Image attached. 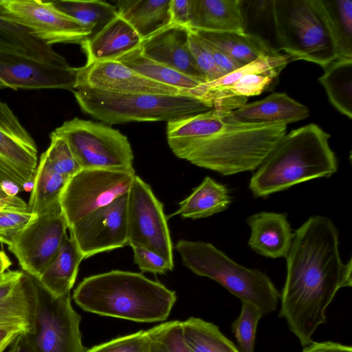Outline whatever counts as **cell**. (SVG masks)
<instances>
[{
    "label": "cell",
    "instance_id": "cell-1",
    "mask_svg": "<svg viewBox=\"0 0 352 352\" xmlns=\"http://www.w3.org/2000/svg\"><path fill=\"white\" fill-rule=\"evenodd\" d=\"M287 274L278 317L306 346L327 321L326 310L339 289L352 286V259L344 263L339 232L324 216L310 217L294 233L286 256Z\"/></svg>",
    "mask_w": 352,
    "mask_h": 352
},
{
    "label": "cell",
    "instance_id": "cell-2",
    "mask_svg": "<svg viewBox=\"0 0 352 352\" xmlns=\"http://www.w3.org/2000/svg\"><path fill=\"white\" fill-rule=\"evenodd\" d=\"M82 310L138 322L168 318L177 296L140 273L112 270L85 278L73 294Z\"/></svg>",
    "mask_w": 352,
    "mask_h": 352
},
{
    "label": "cell",
    "instance_id": "cell-3",
    "mask_svg": "<svg viewBox=\"0 0 352 352\" xmlns=\"http://www.w3.org/2000/svg\"><path fill=\"white\" fill-rule=\"evenodd\" d=\"M329 138L313 123L286 133L251 177L249 189L253 196L266 198L302 182L336 173L338 161Z\"/></svg>",
    "mask_w": 352,
    "mask_h": 352
},
{
    "label": "cell",
    "instance_id": "cell-4",
    "mask_svg": "<svg viewBox=\"0 0 352 352\" xmlns=\"http://www.w3.org/2000/svg\"><path fill=\"white\" fill-rule=\"evenodd\" d=\"M286 132V124L242 122L232 113L220 131L196 144L184 160L224 176L253 171Z\"/></svg>",
    "mask_w": 352,
    "mask_h": 352
},
{
    "label": "cell",
    "instance_id": "cell-5",
    "mask_svg": "<svg viewBox=\"0 0 352 352\" xmlns=\"http://www.w3.org/2000/svg\"><path fill=\"white\" fill-rule=\"evenodd\" d=\"M72 92L84 113L109 124L168 122L213 108L212 103L191 94H120L89 88Z\"/></svg>",
    "mask_w": 352,
    "mask_h": 352
},
{
    "label": "cell",
    "instance_id": "cell-6",
    "mask_svg": "<svg viewBox=\"0 0 352 352\" xmlns=\"http://www.w3.org/2000/svg\"><path fill=\"white\" fill-rule=\"evenodd\" d=\"M175 249L183 265L194 274L217 282L241 301L257 307L264 315L276 310L280 293L262 271L239 265L210 243L181 239Z\"/></svg>",
    "mask_w": 352,
    "mask_h": 352
},
{
    "label": "cell",
    "instance_id": "cell-7",
    "mask_svg": "<svg viewBox=\"0 0 352 352\" xmlns=\"http://www.w3.org/2000/svg\"><path fill=\"white\" fill-rule=\"evenodd\" d=\"M270 3L279 48L292 60H303L324 68L338 59L331 35L312 0H273Z\"/></svg>",
    "mask_w": 352,
    "mask_h": 352
},
{
    "label": "cell",
    "instance_id": "cell-8",
    "mask_svg": "<svg viewBox=\"0 0 352 352\" xmlns=\"http://www.w3.org/2000/svg\"><path fill=\"white\" fill-rule=\"evenodd\" d=\"M54 132L65 139L82 169L135 171L131 144L117 129L74 118Z\"/></svg>",
    "mask_w": 352,
    "mask_h": 352
},
{
    "label": "cell",
    "instance_id": "cell-9",
    "mask_svg": "<svg viewBox=\"0 0 352 352\" xmlns=\"http://www.w3.org/2000/svg\"><path fill=\"white\" fill-rule=\"evenodd\" d=\"M36 283L33 327L25 333L35 351L86 352L80 330L81 316L72 307L70 293L54 297Z\"/></svg>",
    "mask_w": 352,
    "mask_h": 352
},
{
    "label": "cell",
    "instance_id": "cell-10",
    "mask_svg": "<svg viewBox=\"0 0 352 352\" xmlns=\"http://www.w3.org/2000/svg\"><path fill=\"white\" fill-rule=\"evenodd\" d=\"M135 171L81 169L67 182L60 198L68 228L129 192Z\"/></svg>",
    "mask_w": 352,
    "mask_h": 352
},
{
    "label": "cell",
    "instance_id": "cell-11",
    "mask_svg": "<svg viewBox=\"0 0 352 352\" xmlns=\"http://www.w3.org/2000/svg\"><path fill=\"white\" fill-rule=\"evenodd\" d=\"M0 17L50 45L81 44L93 34L91 28L61 12L52 1L0 0Z\"/></svg>",
    "mask_w": 352,
    "mask_h": 352
},
{
    "label": "cell",
    "instance_id": "cell-12",
    "mask_svg": "<svg viewBox=\"0 0 352 352\" xmlns=\"http://www.w3.org/2000/svg\"><path fill=\"white\" fill-rule=\"evenodd\" d=\"M290 61L287 54L261 56L216 81L202 85L197 96L213 107L235 110L246 104L248 97L263 92Z\"/></svg>",
    "mask_w": 352,
    "mask_h": 352
},
{
    "label": "cell",
    "instance_id": "cell-13",
    "mask_svg": "<svg viewBox=\"0 0 352 352\" xmlns=\"http://www.w3.org/2000/svg\"><path fill=\"white\" fill-rule=\"evenodd\" d=\"M128 245L153 250L174 266L173 245L163 204L136 175L128 192Z\"/></svg>",
    "mask_w": 352,
    "mask_h": 352
},
{
    "label": "cell",
    "instance_id": "cell-14",
    "mask_svg": "<svg viewBox=\"0 0 352 352\" xmlns=\"http://www.w3.org/2000/svg\"><path fill=\"white\" fill-rule=\"evenodd\" d=\"M38 164L36 142L10 107L0 99V182L21 191L32 188Z\"/></svg>",
    "mask_w": 352,
    "mask_h": 352
},
{
    "label": "cell",
    "instance_id": "cell-15",
    "mask_svg": "<svg viewBox=\"0 0 352 352\" xmlns=\"http://www.w3.org/2000/svg\"><path fill=\"white\" fill-rule=\"evenodd\" d=\"M60 206L38 215L8 245L23 272L37 280L67 236Z\"/></svg>",
    "mask_w": 352,
    "mask_h": 352
},
{
    "label": "cell",
    "instance_id": "cell-16",
    "mask_svg": "<svg viewBox=\"0 0 352 352\" xmlns=\"http://www.w3.org/2000/svg\"><path fill=\"white\" fill-rule=\"evenodd\" d=\"M75 67L31 56L0 46V89H65L73 91Z\"/></svg>",
    "mask_w": 352,
    "mask_h": 352
},
{
    "label": "cell",
    "instance_id": "cell-17",
    "mask_svg": "<svg viewBox=\"0 0 352 352\" xmlns=\"http://www.w3.org/2000/svg\"><path fill=\"white\" fill-rule=\"evenodd\" d=\"M84 258L128 245V193L68 228Z\"/></svg>",
    "mask_w": 352,
    "mask_h": 352
},
{
    "label": "cell",
    "instance_id": "cell-18",
    "mask_svg": "<svg viewBox=\"0 0 352 352\" xmlns=\"http://www.w3.org/2000/svg\"><path fill=\"white\" fill-rule=\"evenodd\" d=\"M75 71L74 89L89 88L120 94H191L151 80L118 60L86 63L75 67Z\"/></svg>",
    "mask_w": 352,
    "mask_h": 352
},
{
    "label": "cell",
    "instance_id": "cell-19",
    "mask_svg": "<svg viewBox=\"0 0 352 352\" xmlns=\"http://www.w3.org/2000/svg\"><path fill=\"white\" fill-rule=\"evenodd\" d=\"M188 35V28L170 24L144 38L140 50L146 58L206 83L190 52Z\"/></svg>",
    "mask_w": 352,
    "mask_h": 352
},
{
    "label": "cell",
    "instance_id": "cell-20",
    "mask_svg": "<svg viewBox=\"0 0 352 352\" xmlns=\"http://www.w3.org/2000/svg\"><path fill=\"white\" fill-rule=\"evenodd\" d=\"M36 287L35 278L20 270L0 283V328H18L31 332Z\"/></svg>",
    "mask_w": 352,
    "mask_h": 352
},
{
    "label": "cell",
    "instance_id": "cell-21",
    "mask_svg": "<svg viewBox=\"0 0 352 352\" xmlns=\"http://www.w3.org/2000/svg\"><path fill=\"white\" fill-rule=\"evenodd\" d=\"M232 117V110L215 108L167 122L168 144L173 153L184 160L200 142L220 131Z\"/></svg>",
    "mask_w": 352,
    "mask_h": 352
},
{
    "label": "cell",
    "instance_id": "cell-22",
    "mask_svg": "<svg viewBox=\"0 0 352 352\" xmlns=\"http://www.w3.org/2000/svg\"><path fill=\"white\" fill-rule=\"evenodd\" d=\"M142 39L124 19L117 14L80 44L87 63L118 60L140 47Z\"/></svg>",
    "mask_w": 352,
    "mask_h": 352
},
{
    "label": "cell",
    "instance_id": "cell-23",
    "mask_svg": "<svg viewBox=\"0 0 352 352\" xmlns=\"http://www.w3.org/2000/svg\"><path fill=\"white\" fill-rule=\"evenodd\" d=\"M251 230L248 245L267 258L286 257L294 233L286 213L260 212L247 218Z\"/></svg>",
    "mask_w": 352,
    "mask_h": 352
},
{
    "label": "cell",
    "instance_id": "cell-24",
    "mask_svg": "<svg viewBox=\"0 0 352 352\" xmlns=\"http://www.w3.org/2000/svg\"><path fill=\"white\" fill-rule=\"evenodd\" d=\"M240 0H188V23L191 30L245 32V19Z\"/></svg>",
    "mask_w": 352,
    "mask_h": 352
},
{
    "label": "cell",
    "instance_id": "cell-25",
    "mask_svg": "<svg viewBox=\"0 0 352 352\" xmlns=\"http://www.w3.org/2000/svg\"><path fill=\"white\" fill-rule=\"evenodd\" d=\"M232 113L242 122L287 125L307 118L309 110L285 93H274L261 100L245 104L232 111Z\"/></svg>",
    "mask_w": 352,
    "mask_h": 352
},
{
    "label": "cell",
    "instance_id": "cell-26",
    "mask_svg": "<svg viewBox=\"0 0 352 352\" xmlns=\"http://www.w3.org/2000/svg\"><path fill=\"white\" fill-rule=\"evenodd\" d=\"M83 259L76 242L67 235L58 251L36 281L54 297L70 293Z\"/></svg>",
    "mask_w": 352,
    "mask_h": 352
},
{
    "label": "cell",
    "instance_id": "cell-27",
    "mask_svg": "<svg viewBox=\"0 0 352 352\" xmlns=\"http://www.w3.org/2000/svg\"><path fill=\"white\" fill-rule=\"evenodd\" d=\"M192 31L242 65H248L261 56H274L280 54L278 51L256 34L245 32Z\"/></svg>",
    "mask_w": 352,
    "mask_h": 352
},
{
    "label": "cell",
    "instance_id": "cell-28",
    "mask_svg": "<svg viewBox=\"0 0 352 352\" xmlns=\"http://www.w3.org/2000/svg\"><path fill=\"white\" fill-rule=\"evenodd\" d=\"M170 1H114L118 14L132 26L142 40L170 24Z\"/></svg>",
    "mask_w": 352,
    "mask_h": 352
},
{
    "label": "cell",
    "instance_id": "cell-29",
    "mask_svg": "<svg viewBox=\"0 0 352 352\" xmlns=\"http://www.w3.org/2000/svg\"><path fill=\"white\" fill-rule=\"evenodd\" d=\"M231 202L227 186L207 176L179 203V209L172 215L191 219L206 218L227 210Z\"/></svg>",
    "mask_w": 352,
    "mask_h": 352
},
{
    "label": "cell",
    "instance_id": "cell-30",
    "mask_svg": "<svg viewBox=\"0 0 352 352\" xmlns=\"http://www.w3.org/2000/svg\"><path fill=\"white\" fill-rule=\"evenodd\" d=\"M312 1L331 35L338 59H352V1Z\"/></svg>",
    "mask_w": 352,
    "mask_h": 352
},
{
    "label": "cell",
    "instance_id": "cell-31",
    "mask_svg": "<svg viewBox=\"0 0 352 352\" xmlns=\"http://www.w3.org/2000/svg\"><path fill=\"white\" fill-rule=\"evenodd\" d=\"M68 181L52 168L43 153L36 169L28 210L38 216L60 206V198Z\"/></svg>",
    "mask_w": 352,
    "mask_h": 352
},
{
    "label": "cell",
    "instance_id": "cell-32",
    "mask_svg": "<svg viewBox=\"0 0 352 352\" xmlns=\"http://www.w3.org/2000/svg\"><path fill=\"white\" fill-rule=\"evenodd\" d=\"M118 61L151 80L174 87L195 96L198 89L205 84L200 80L146 58L140 48L125 54Z\"/></svg>",
    "mask_w": 352,
    "mask_h": 352
},
{
    "label": "cell",
    "instance_id": "cell-33",
    "mask_svg": "<svg viewBox=\"0 0 352 352\" xmlns=\"http://www.w3.org/2000/svg\"><path fill=\"white\" fill-rule=\"evenodd\" d=\"M182 337L190 352H240L212 322L190 317L182 322Z\"/></svg>",
    "mask_w": 352,
    "mask_h": 352
},
{
    "label": "cell",
    "instance_id": "cell-34",
    "mask_svg": "<svg viewBox=\"0 0 352 352\" xmlns=\"http://www.w3.org/2000/svg\"><path fill=\"white\" fill-rule=\"evenodd\" d=\"M318 78L331 104L342 114L352 118V59H336Z\"/></svg>",
    "mask_w": 352,
    "mask_h": 352
},
{
    "label": "cell",
    "instance_id": "cell-35",
    "mask_svg": "<svg viewBox=\"0 0 352 352\" xmlns=\"http://www.w3.org/2000/svg\"><path fill=\"white\" fill-rule=\"evenodd\" d=\"M0 46L24 52L31 56L56 64H69L67 60L24 28L0 17Z\"/></svg>",
    "mask_w": 352,
    "mask_h": 352
},
{
    "label": "cell",
    "instance_id": "cell-36",
    "mask_svg": "<svg viewBox=\"0 0 352 352\" xmlns=\"http://www.w3.org/2000/svg\"><path fill=\"white\" fill-rule=\"evenodd\" d=\"M52 2L63 13L91 28L93 34L118 14L116 6L104 1L58 0Z\"/></svg>",
    "mask_w": 352,
    "mask_h": 352
},
{
    "label": "cell",
    "instance_id": "cell-37",
    "mask_svg": "<svg viewBox=\"0 0 352 352\" xmlns=\"http://www.w3.org/2000/svg\"><path fill=\"white\" fill-rule=\"evenodd\" d=\"M263 315L255 305L241 301L240 314L231 324L240 352H254L257 326Z\"/></svg>",
    "mask_w": 352,
    "mask_h": 352
},
{
    "label": "cell",
    "instance_id": "cell-38",
    "mask_svg": "<svg viewBox=\"0 0 352 352\" xmlns=\"http://www.w3.org/2000/svg\"><path fill=\"white\" fill-rule=\"evenodd\" d=\"M43 153L52 168L69 179L82 169L65 139L54 131L50 134V146Z\"/></svg>",
    "mask_w": 352,
    "mask_h": 352
},
{
    "label": "cell",
    "instance_id": "cell-39",
    "mask_svg": "<svg viewBox=\"0 0 352 352\" xmlns=\"http://www.w3.org/2000/svg\"><path fill=\"white\" fill-rule=\"evenodd\" d=\"M151 352H190L182 337V321H169L148 330Z\"/></svg>",
    "mask_w": 352,
    "mask_h": 352
},
{
    "label": "cell",
    "instance_id": "cell-40",
    "mask_svg": "<svg viewBox=\"0 0 352 352\" xmlns=\"http://www.w3.org/2000/svg\"><path fill=\"white\" fill-rule=\"evenodd\" d=\"M151 347L148 330H141L94 346L86 352H151Z\"/></svg>",
    "mask_w": 352,
    "mask_h": 352
},
{
    "label": "cell",
    "instance_id": "cell-41",
    "mask_svg": "<svg viewBox=\"0 0 352 352\" xmlns=\"http://www.w3.org/2000/svg\"><path fill=\"white\" fill-rule=\"evenodd\" d=\"M36 214L28 210L0 209V242L10 245L16 236L26 228Z\"/></svg>",
    "mask_w": 352,
    "mask_h": 352
},
{
    "label": "cell",
    "instance_id": "cell-42",
    "mask_svg": "<svg viewBox=\"0 0 352 352\" xmlns=\"http://www.w3.org/2000/svg\"><path fill=\"white\" fill-rule=\"evenodd\" d=\"M188 45L195 63L205 77L206 83L216 81L226 75L216 65L212 57L202 44L200 38L189 30Z\"/></svg>",
    "mask_w": 352,
    "mask_h": 352
},
{
    "label": "cell",
    "instance_id": "cell-43",
    "mask_svg": "<svg viewBox=\"0 0 352 352\" xmlns=\"http://www.w3.org/2000/svg\"><path fill=\"white\" fill-rule=\"evenodd\" d=\"M131 248L134 263L142 272L165 274L168 271L173 270L174 266L154 251L139 245Z\"/></svg>",
    "mask_w": 352,
    "mask_h": 352
},
{
    "label": "cell",
    "instance_id": "cell-44",
    "mask_svg": "<svg viewBox=\"0 0 352 352\" xmlns=\"http://www.w3.org/2000/svg\"><path fill=\"white\" fill-rule=\"evenodd\" d=\"M198 36V35H197ZM202 44L210 53L218 67L225 74H229L243 66L236 62L215 46L199 36Z\"/></svg>",
    "mask_w": 352,
    "mask_h": 352
},
{
    "label": "cell",
    "instance_id": "cell-45",
    "mask_svg": "<svg viewBox=\"0 0 352 352\" xmlns=\"http://www.w3.org/2000/svg\"><path fill=\"white\" fill-rule=\"evenodd\" d=\"M170 12V24L187 28L188 23V0H171Z\"/></svg>",
    "mask_w": 352,
    "mask_h": 352
},
{
    "label": "cell",
    "instance_id": "cell-46",
    "mask_svg": "<svg viewBox=\"0 0 352 352\" xmlns=\"http://www.w3.org/2000/svg\"><path fill=\"white\" fill-rule=\"evenodd\" d=\"M302 352H352V347L332 341L312 342Z\"/></svg>",
    "mask_w": 352,
    "mask_h": 352
},
{
    "label": "cell",
    "instance_id": "cell-47",
    "mask_svg": "<svg viewBox=\"0 0 352 352\" xmlns=\"http://www.w3.org/2000/svg\"><path fill=\"white\" fill-rule=\"evenodd\" d=\"M10 208L26 210L27 204L18 196H12L3 188L0 182V209Z\"/></svg>",
    "mask_w": 352,
    "mask_h": 352
},
{
    "label": "cell",
    "instance_id": "cell-48",
    "mask_svg": "<svg viewBox=\"0 0 352 352\" xmlns=\"http://www.w3.org/2000/svg\"><path fill=\"white\" fill-rule=\"evenodd\" d=\"M22 332L18 328H0V352H3Z\"/></svg>",
    "mask_w": 352,
    "mask_h": 352
},
{
    "label": "cell",
    "instance_id": "cell-49",
    "mask_svg": "<svg viewBox=\"0 0 352 352\" xmlns=\"http://www.w3.org/2000/svg\"><path fill=\"white\" fill-rule=\"evenodd\" d=\"M8 352H36L30 343L25 332H22L10 345Z\"/></svg>",
    "mask_w": 352,
    "mask_h": 352
},
{
    "label": "cell",
    "instance_id": "cell-50",
    "mask_svg": "<svg viewBox=\"0 0 352 352\" xmlns=\"http://www.w3.org/2000/svg\"><path fill=\"white\" fill-rule=\"evenodd\" d=\"M12 265V262L3 250H0V274H3L8 271Z\"/></svg>",
    "mask_w": 352,
    "mask_h": 352
},
{
    "label": "cell",
    "instance_id": "cell-51",
    "mask_svg": "<svg viewBox=\"0 0 352 352\" xmlns=\"http://www.w3.org/2000/svg\"><path fill=\"white\" fill-rule=\"evenodd\" d=\"M17 270H8L3 274H0V283L13 276Z\"/></svg>",
    "mask_w": 352,
    "mask_h": 352
}]
</instances>
